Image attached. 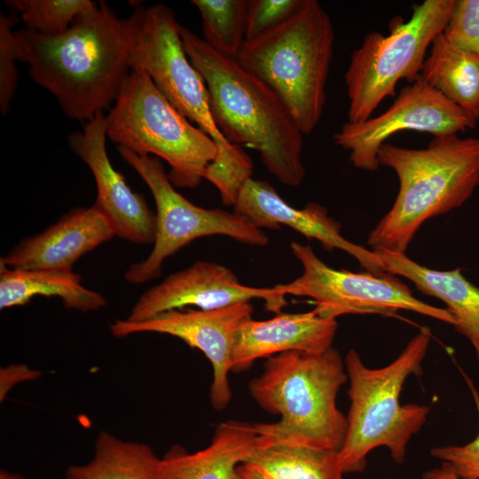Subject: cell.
<instances>
[{
	"instance_id": "obj_1",
	"label": "cell",
	"mask_w": 479,
	"mask_h": 479,
	"mask_svg": "<svg viewBox=\"0 0 479 479\" xmlns=\"http://www.w3.org/2000/svg\"><path fill=\"white\" fill-rule=\"evenodd\" d=\"M33 81L49 91L70 119L89 122L114 103L130 73L131 23L104 1L69 28L43 35L16 32Z\"/></svg>"
},
{
	"instance_id": "obj_2",
	"label": "cell",
	"mask_w": 479,
	"mask_h": 479,
	"mask_svg": "<svg viewBox=\"0 0 479 479\" xmlns=\"http://www.w3.org/2000/svg\"><path fill=\"white\" fill-rule=\"evenodd\" d=\"M186 54L203 77L216 127L232 145L259 153L265 169L285 185L305 177L303 133L278 94L236 60L182 26Z\"/></svg>"
},
{
	"instance_id": "obj_3",
	"label": "cell",
	"mask_w": 479,
	"mask_h": 479,
	"mask_svg": "<svg viewBox=\"0 0 479 479\" xmlns=\"http://www.w3.org/2000/svg\"><path fill=\"white\" fill-rule=\"evenodd\" d=\"M378 161L395 171L399 191L368 235L372 250L405 254L424 222L460 207L479 186L477 137L437 136L424 149L385 143Z\"/></svg>"
},
{
	"instance_id": "obj_4",
	"label": "cell",
	"mask_w": 479,
	"mask_h": 479,
	"mask_svg": "<svg viewBox=\"0 0 479 479\" xmlns=\"http://www.w3.org/2000/svg\"><path fill=\"white\" fill-rule=\"evenodd\" d=\"M262 374L249 383L258 405L280 416L274 423H255L257 444L289 443L339 451L347 417L336 405L348 381L340 352H283L267 358Z\"/></svg>"
},
{
	"instance_id": "obj_5",
	"label": "cell",
	"mask_w": 479,
	"mask_h": 479,
	"mask_svg": "<svg viewBox=\"0 0 479 479\" xmlns=\"http://www.w3.org/2000/svg\"><path fill=\"white\" fill-rule=\"evenodd\" d=\"M430 341L429 328L422 327L395 360L380 368L367 367L355 349L348 351L344 363L350 406L345 438L337 452L343 474L362 472L367 455L378 447H386L396 463L404 462L407 444L430 409L402 404L400 393L409 376L422 373Z\"/></svg>"
},
{
	"instance_id": "obj_6",
	"label": "cell",
	"mask_w": 479,
	"mask_h": 479,
	"mask_svg": "<svg viewBox=\"0 0 479 479\" xmlns=\"http://www.w3.org/2000/svg\"><path fill=\"white\" fill-rule=\"evenodd\" d=\"M334 45L326 11L318 0H302L287 20L246 40L236 60L278 94L307 135L323 114Z\"/></svg>"
},
{
	"instance_id": "obj_7",
	"label": "cell",
	"mask_w": 479,
	"mask_h": 479,
	"mask_svg": "<svg viewBox=\"0 0 479 479\" xmlns=\"http://www.w3.org/2000/svg\"><path fill=\"white\" fill-rule=\"evenodd\" d=\"M106 136L117 146L164 160L177 188L197 187L218 152L213 139L176 109L142 70H130L106 115Z\"/></svg>"
},
{
	"instance_id": "obj_8",
	"label": "cell",
	"mask_w": 479,
	"mask_h": 479,
	"mask_svg": "<svg viewBox=\"0 0 479 479\" xmlns=\"http://www.w3.org/2000/svg\"><path fill=\"white\" fill-rule=\"evenodd\" d=\"M455 0H425L413 6L406 22L397 24L389 35L368 33L352 51L344 82L349 101L348 122H360L388 97L397 82H415L421 74L427 50L444 29Z\"/></svg>"
},
{
	"instance_id": "obj_9",
	"label": "cell",
	"mask_w": 479,
	"mask_h": 479,
	"mask_svg": "<svg viewBox=\"0 0 479 479\" xmlns=\"http://www.w3.org/2000/svg\"><path fill=\"white\" fill-rule=\"evenodd\" d=\"M117 150L146 184L156 206L153 249L146 258L128 268L124 274L128 282L142 284L158 278L168 257L202 237L223 235L255 247L268 244L267 234L247 217L222 208H204L185 199L172 185L159 158L122 146Z\"/></svg>"
},
{
	"instance_id": "obj_10",
	"label": "cell",
	"mask_w": 479,
	"mask_h": 479,
	"mask_svg": "<svg viewBox=\"0 0 479 479\" xmlns=\"http://www.w3.org/2000/svg\"><path fill=\"white\" fill-rule=\"evenodd\" d=\"M130 70H142L185 118L209 136L217 157L235 154L216 125L203 77L190 61L181 36L182 26L174 11L162 4L139 6L130 16Z\"/></svg>"
},
{
	"instance_id": "obj_11",
	"label": "cell",
	"mask_w": 479,
	"mask_h": 479,
	"mask_svg": "<svg viewBox=\"0 0 479 479\" xmlns=\"http://www.w3.org/2000/svg\"><path fill=\"white\" fill-rule=\"evenodd\" d=\"M290 249L302 264V272L293 281L275 287L286 295L312 299L314 310L322 318L336 320L347 314L394 316L400 310H409L455 326L447 309L419 300L393 275L335 270L326 264L310 246L297 241L290 244Z\"/></svg>"
},
{
	"instance_id": "obj_12",
	"label": "cell",
	"mask_w": 479,
	"mask_h": 479,
	"mask_svg": "<svg viewBox=\"0 0 479 479\" xmlns=\"http://www.w3.org/2000/svg\"><path fill=\"white\" fill-rule=\"evenodd\" d=\"M476 122L420 76L403 87L382 114L360 122H345L334 139L349 152L354 167L375 171L380 167L381 146L397 132H427L434 137L451 135L474 129Z\"/></svg>"
},
{
	"instance_id": "obj_13",
	"label": "cell",
	"mask_w": 479,
	"mask_h": 479,
	"mask_svg": "<svg viewBox=\"0 0 479 479\" xmlns=\"http://www.w3.org/2000/svg\"><path fill=\"white\" fill-rule=\"evenodd\" d=\"M254 307L243 302L216 310H171L146 320L131 322L116 319L110 325L111 334L118 338L138 333L169 334L200 349L213 367L210 404L222 411L232 400L228 375L232 371V352L237 331L252 318Z\"/></svg>"
},
{
	"instance_id": "obj_14",
	"label": "cell",
	"mask_w": 479,
	"mask_h": 479,
	"mask_svg": "<svg viewBox=\"0 0 479 479\" xmlns=\"http://www.w3.org/2000/svg\"><path fill=\"white\" fill-rule=\"evenodd\" d=\"M261 299L266 310L279 313L287 305L286 294L273 287L241 284L229 268L208 261H197L172 273L140 295L126 318L131 322L146 320L171 310L195 306L209 310Z\"/></svg>"
},
{
	"instance_id": "obj_15",
	"label": "cell",
	"mask_w": 479,
	"mask_h": 479,
	"mask_svg": "<svg viewBox=\"0 0 479 479\" xmlns=\"http://www.w3.org/2000/svg\"><path fill=\"white\" fill-rule=\"evenodd\" d=\"M106 115L103 112L68 137L70 148L90 169L97 185L93 206L107 219L115 236L137 243L154 242L156 214L112 165L106 151Z\"/></svg>"
},
{
	"instance_id": "obj_16",
	"label": "cell",
	"mask_w": 479,
	"mask_h": 479,
	"mask_svg": "<svg viewBox=\"0 0 479 479\" xmlns=\"http://www.w3.org/2000/svg\"><path fill=\"white\" fill-rule=\"evenodd\" d=\"M233 211L247 217L256 227L279 230L286 225L323 247L340 249L356 258L367 272L387 274L378 255L345 239L341 224L328 215L326 208L308 203L295 208L286 202L275 188L264 180L250 178L242 188Z\"/></svg>"
},
{
	"instance_id": "obj_17",
	"label": "cell",
	"mask_w": 479,
	"mask_h": 479,
	"mask_svg": "<svg viewBox=\"0 0 479 479\" xmlns=\"http://www.w3.org/2000/svg\"><path fill=\"white\" fill-rule=\"evenodd\" d=\"M114 236L110 223L93 205L75 208L43 232L22 240L0 263L15 270L71 271L82 255Z\"/></svg>"
},
{
	"instance_id": "obj_18",
	"label": "cell",
	"mask_w": 479,
	"mask_h": 479,
	"mask_svg": "<svg viewBox=\"0 0 479 479\" xmlns=\"http://www.w3.org/2000/svg\"><path fill=\"white\" fill-rule=\"evenodd\" d=\"M337 322L320 317L315 310L299 313H278L266 320L252 318L237 331L232 371L248 369L262 357L287 351L322 353L332 348Z\"/></svg>"
},
{
	"instance_id": "obj_19",
	"label": "cell",
	"mask_w": 479,
	"mask_h": 479,
	"mask_svg": "<svg viewBox=\"0 0 479 479\" xmlns=\"http://www.w3.org/2000/svg\"><path fill=\"white\" fill-rule=\"evenodd\" d=\"M257 432L255 423H220L210 444L196 452L175 445L160 459V479H236L237 471L253 453Z\"/></svg>"
},
{
	"instance_id": "obj_20",
	"label": "cell",
	"mask_w": 479,
	"mask_h": 479,
	"mask_svg": "<svg viewBox=\"0 0 479 479\" xmlns=\"http://www.w3.org/2000/svg\"><path fill=\"white\" fill-rule=\"evenodd\" d=\"M383 270L411 280L423 294L443 301L455 320L454 327L473 346L479 360V287L459 269L436 271L420 265L405 254L373 249Z\"/></svg>"
},
{
	"instance_id": "obj_21",
	"label": "cell",
	"mask_w": 479,
	"mask_h": 479,
	"mask_svg": "<svg viewBox=\"0 0 479 479\" xmlns=\"http://www.w3.org/2000/svg\"><path fill=\"white\" fill-rule=\"evenodd\" d=\"M81 280L72 270H15L0 263V309L25 305L35 296L58 297L67 309L82 312L106 306V298Z\"/></svg>"
},
{
	"instance_id": "obj_22",
	"label": "cell",
	"mask_w": 479,
	"mask_h": 479,
	"mask_svg": "<svg viewBox=\"0 0 479 479\" xmlns=\"http://www.w3.org/2000/svg\"><path fill=\"white\" fill-rule=\"evenodd\" d=\"M430 47L421 78L477 121L479 55L453 47L442 33Z\"/></svg>"
},
{
	"instance_id": "obj_23",
	"label": "cell",
	"mask_w": 479,
	"mask_h": 479,
	"mask_svg": "<svg viewBox=\"0 0 479 479\" xmlns=\"http://www.w3.org/2000/svg\"><path fill=\"white\" fill-rule=\"evenodd\" d=\"M244 467L260 479H342L337 451L307 445L257 444Z\"/></svg>"
},
{
	"instance_id": "obj_24",
	"label": "cell",
	"mask_w": 479,
	"mask_h": 479,
	"mask_svg": "<svg viewBox=\"0 0 479 479\" xmlns=\"http://www.w3.org/2000/svg\"><path fill=\"white\" fill-rule=\"evenodd\" d=\"M160 459L144 443L101 431L90 461L67 468V479H160Z\"/></svg>"
},
{
	"instance_id": "obj_25",
	"label": "cell",
	"mask_w": 479,
	"mask_h": 479,
	"mask_svg": "<svg viewBox=\"0 0 479 479\" xmlns=\"http://www.w3.org/2000/svg\"><path fill=\"white\" fill-rule=\"evenodd\" d=\"M201 17L203 40L237 59L245 42L248 0H192Z\"/></svg>"
},
{
	"instance_id": "obj_26",
	"label": "cell",
	"mask_w": 479,
	"mask_h": 479,
	"mask_svg": "<svg viewBox=\"0 0 479 479\" xmlns=\"http://www.w3.org/2000/svg\"><path fill=\"white\" fill-rule=\"evenodd\" d=\"M5 3L20 13L26 29L43 35L64 33L77 17L97 4L90 0H12Z\"/></svg>"
},
{
	"instance_id": "obj_27",
	"label": "cell",
	"mask_w": 479,
	"mask_h": 479,
	"mask_svg": "<svg viewBox=\"0 0 479 479\" xmlns=\"http://www.w3.org/2000/svg\"><path fill=\"white\" fill-rule=\"evenodd\" d=\"M17 22V17L12 13L0 15V110L6 114L10 109L12 101L19 81L16 61L24 62V54L21 43L13 26Z\"/></svg>"
},
{
	"instance_id": "obj_28",
	"label": "cell",
	"mask_w": 479,
	"mask_h": 479,
	"mask_svg": "<svg viewBox=\"0 0 479 479\" xmlns=\"http://www.w3.org/2000/svg\"><path fill=\"white\" fill-rule=\"evenodd\" d=\"M442 34L453 47L479 55V0H455Z\"/></svg>"
},
{
	"instance_id": "obj_29",
	"label": "cell",
	"mask_w": 479,
	"mask_h": 479,
	"mask_svg": "<svg viewBox=\"0 0 479 479\" xmlns=\"http://www.w3.org/2000/svg\"><path fill=\"white\" fill-rule=\"evenodd\" d=\"M302 0H248L245 41L255 38L291 17Z\"/></svg>"
},
{
	"instance_id": "obj_30",
	"label": "cell",
	"mask_w": 479,
	"mask_h": 479,
	"mask_svg": "<svg viewBox=\"0 0 479 479\" xmlns=\"http://www.w3.org/2000/svg\"><path fill=\"white\" fill-rule=\"evenodd\" d=\"M479 414V392L465 376ZM431 456L449 463L460 479H479V434L464 445H444L431 449Z\"/></svg>"
},
{
	"instance_id": "obj_31",
	"label": "cell",
	"mask_w": 479,
	"mask_h": 479,
	"mask_svg": "<svg viewBox=\"0 0 479 479\" xmlns=\"http://www.w3.org/2000/svg\"><path fill=\"white\" fill-rule=\"evenodd\" d=\"M421 479H460L453 467L447 462H442L439 467L425 471Z\"/></svg>"
},
{
	"instance_id": "obj_32",
	"label": "cell",
	"mask_w": 479,
	"mask_h": 479,
	"mask_svg": "<svg viewBox=\"0 0 479 479\" xmlns=\"http://www.w3.org/2000/svg\"><path fill=\"white\" fill-rule=\"evenodd\" d=\"M236 479H260V478H258L254 474H252L242 464L238 468Z\"/></svg>"
},
{
	"instance_id": "obj_33",
	"label": "cell",
	"mask_w": 479,
	"mask_h": 479,
	"mask_svg": "<svg viewBox=\"0 0 479 479\" xmlns=\"http://www.w3.org/2000/svg\"><path fill=\"white\" fill-rule=\"evenodd\" d=\"M0 479H25L23 476L18 474H13L2 469L0 472Z\"/></svg>"
}]
</instances>
